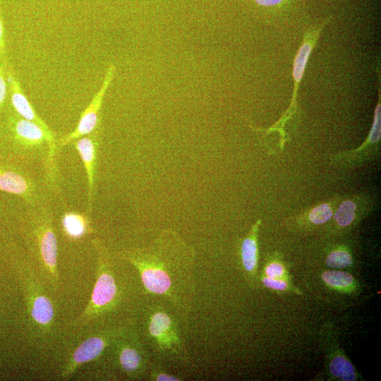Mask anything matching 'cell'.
I'll list each match as a JSON object with an SVG mask.
<instances>
[{
  "label": "cell",
  "mask_w": 381,
  "mask_h": 381,
  "mask_svg": "<svg viewBox=\"0 0 381 381\" xmlns=\"http://www.w3.org/2000/svg\"><path fill=\"white\" fill-rule=\"evenodd\" d=\"M329 370L334 376L344 381H353L356 378L353 365L343 356L334 358L329 364Z\"/></svg>",
  "instance_id": "cell-15"
},
{
  "label": "cell",
  "mask_w": 381,
  "mask_h": 381,
  "mask_svg": "<svg viewBox=\"0 0 381 381\" xmlns=\"http://www.w3.org/2000/svg\"><path fill=\"white\" fill-rule=\"evenodd\" d=\"M6 77L11 96V102L18 114L23 119L40 125L47 132L53 133L48 125L35 112L32 104L24 94L20 83L16 78L14 73L11 70L7 69L6 70Z\"/></svg>",
  "instance_id": "cell-10"
},
{
  "label": "cell",
  "mask_w": 381,
  "mask_h": 381,
  "mask_svg": "<svg viewBox=\"0 0 381 381\" xmlns=\"http://www.w3.org/2000/svg\"><path fill=\"white\" fill-rule=\"evenodd\" d=\"M150 380L155 381H179L181 380L180 377L171 375L167 371L164 370L157 366H150Z\"/></svg>",
  "instance_id": "cell-20"
},
{
  "label": "cell",
  "mask_w": 381,
  "mask_h": 381,
  "mask_svg": "<svg viewBox=\"0 0 381 381\" xmlns=\"http://www.w3.org/2000/svg\"><path fill=\"white\" fill-rule=\"evenodd\" d=\"M117 367L131 380L140 379L149 369V359L137 332L122 326L110 346Z\"/></svg>",
  "instance_id": "cell-5"
},
{
  "label": "cell",
  "mask_w": 381,
  "mask_h": 381,
  "mask_svg": "<svg viewBox=\"0 0 381 381\" xmlns=\"http://www.w3.org/2000/svg\"><path fill=\"white\" fill-rule=\"evenodd\" d=\"M75 147L78 152L87 174L89 202L93 191L96 146L90 137H81L75 142Z\"/></svg>",
  "instance_id": "cell-11"
},
{
  "label": "cell",
  "mask_w": 381,
  "mask_h": 381,
  "mask_svg": "<svg viewBox=\"0 0 381 381\" xmlns=\"http://www.w3.org/2000/svg\"><path fill=\"white\" fill-rule=\"evenodd\" d=\"M93 243L97 252L95 283L86 307L69 324V327L73 329L90 325L115 310L121 298L107 251L98 241H94Z\"/></svg>",
  "instance_id": "cell-2"
},
{
  "label": "cell",
  "mask_w": 381,
  "mask_h": 381,
  "mask_svg": "<svg viewBox=\"0 0 381 381\" xmlns=\"http://www.w3.org/2000/svg\"><path fill=\"white\" fill-rule=\"evenodd\" d=\"M34 234L44 270L47 272L51 284L58 287L57 239L50 219L45 217L37 222Z\"/></svg>",
  "instance_id": "cell-8"
},
{
  "label": "cell",
  "mask_w": 381,
  "mask_h": 381,
  "mask_svg": "<svg viewBox=\"0 0 381 381\" xmlns=\"http://www.w3.org/2000/svg\"><path fill=\"white\" fill-rule=\"evenodd\" d=\"M380 138V104L376 107L375 111L374 122L370 133L369 139L370 142L375 143Z\"/></svg>",
  "instance_id": "cell-21"
},
{
  "label": "cell",
  "mask_w": 381,
  "mask_h": 381,
  "mask_svg": "<svg viewBox=\"0 0 381 381\" xmlns=\"http://www.w3.org/2000/svg\"><path fill=\"white\" fill-rule=\"evenodd\" d=\"M22 282L27 312L31 327L37 333L47 335L53 330L55 310L53 302L31 267L22 270Z\"/></svg>",
  "instance_id": "cell-4"
},
{
  "label": "cell",
  "mask_w": 381,
  "mask_h": 381,
  "mask_svg": "<svg viewBox=\"0 0 381 381\" xmlns=\"http://www.w3.org/2000/svg\"><path fill=\"white\" fill-rule=\"evenodd\" d=\"M326 264L332 268H344L352 264V258L347 252L338 250L327 256Z\"/></svg>",
  "instance_id": "cell-18"
},
{
  "label": "cell",
  "mask_w": 381,
  "mask_h": 381,
  "mask_svg": "<svg viewBox=\"0 0 381 381\" xmlns=\"http://www.w3.org/2000/svg\"><path fill=\"white\" fill-rule=\"evenodd\" d=\"M262 284L267 288L283 291L287 289V284L284 280L277 279L272 277H264L262 279Z\"/></svg>",
  "instance_id": "cell-23"
},
{
  "label": "cell",
  "mask_w": 381,
  "mask_h": 381,
  "mask_svg": "<svg viewBox=\"0 0 381 381\" xmlns=\"http://www.w3.org/2000/svg\"><path fill=\"white\" fill-rule=\"evenodd\" d=\"M115 71V66L112 64H110L107 69L99 90L94 95L91 102L81 114L76 128L60 140L59 145L61 147L91 133L96 128L99 120L98 113L101 109L107 90L114 79Z\"/></svg>",
  "instance_id": "cell-7"
},
{
  "label": "cell",
  "mask_w": 381,
  "mask_h": 381,
  "mask_svg": "<svg viewBox=\"0 0 381 381\" xmlns=\"http://www.w3.org/2000/svg\"><path fill=\"white\" fill-rule=\"evenodd\" d=\"M0 190L28 198L31 195L32 188L30 183L20 174L0 169Z\"/></svg>",
  "instance_id": "cell-12"
},
{
  "label": "cell",
  "mask_w": 381,
  "mask_h": 381,
  "mask_svg": "<svg viewBox=\"0 0 381 381\" xmlns=\"http://www.w3.org/2000/svg\"><path fill=\"white\" fill-rule=\"evenodd\" d=\"M322 280L334 288H346L353 282V276L342 271H326L322 274Z\"/></svg>",
  "instance_id": "cell-16"
},
{
  "label": "cell",
  "mask_w": 381,
  "mask_h": 381,
  "mask_svg": "<svg viewBox=\"0 0 381 381\" xmlns=\"http://www.w3.org/2000/svg\"><path fill=\"white\" fill-rule=\"evenodd\" d=\"M356 207L351 200L343 202L334 214L337 223L341 226H349L354 219Z\"/></svg>",
  "instance_id": "cell-17"
},
{
  "label": "cell",
  "mask_w": 381,
  "mask_h": 381,
  "mask_svg": "<svg viewBox=\"0 0 381 381\" xmlns=\"http://www.w3.org/2000/svg\"><path fill=\"white\" fill-rule=\"evenodd\" d=\"M61 226L65 236L72 241H76L86 234L89 231L87 218L82 214L69 212L65 213L61 218Z\"/></svg>",
  "instance_id": "cell-13"
},
{
  "label": "cell",
  "mask_w": 381,
  "mask_h": 381,
  "mask_svg": "<svg viewBox=\"0 0 381 381\" xmlns=\"http://www.w3.org/2000/svg\"><path fill=\"white\" fill-rule=\"evenodd\" d=\"M6 53V40L4 23L1 17V0H0V58L2 59Z\"/></svg>",
  "instance_id": "cell-25"
},
{
  "label": "cell",
  "mask_w": 381,
  "mask_h": 381,
  "mask_svg": "<svg viewBox=\"0 0 381 381\" xmlns=\"http://www.w3.org/2000/svg\"><path fill=\"white\" fill-rule=\"evenodd\" d=\"M282 1L283 0H255L258 4L263 6H274L282 2Z\"/></svg>",
  "instance_id": "cell-26"
},
{
  "label": "cell",
  "mask_w": 381,
  "mask_h": 381,
  "mask_svg": "<svg viewBox=\"0 0 381 381\" xmlns=\"http://www.w3.org/2000/svg\"><path fill=\"white\" fill-rule=\"evenodd\" d=\"M121 256L136 268L148 293L166 298L179 309H190L194 293L191 256L166 254L162 248L126 250Z\"/></svg>",
  "instance_id": "cell-1"
},
{
  "label": "cell",
  "mask_w": 381,
  "mask_h": 381,
  "mask_svg": "<svg viewBox=\"0 0 381 381\" xmlns=\"http://www.w3.org/2000/svg\"><path fill=\"white\" fill-rule=\"evenodd\" d=\"M122 326L102 329L83 340L64 365L60 377L66 380L83 365L97 359L110 346Z\"/></svg>",
  "instance_id": "cell-6"
},
{
  "label": "cell",
  "mask_w": 381,
  "mask_h": 381,
  "mask_svg": "<svg viewBox=\"0 0 381 381\" xmlns=\"http://www.w3.org/2000/svg\"><path fill=\"white\" fill-rule=\"evenodd\" d=\"M10 127L14 138L21 145L35 147L46 143L49 147V158L53 161L56 150L53 133L47 132L40 125L21 116L11 118Z\"/></svg>",
  "instance_id": "cell-9"
},
{
  "label": "cell",
  "mask_w": 381,
  "mask_h": 381,
  "mask_svg": "<svg viewBox=\"0 0 381 381\" xmlns=\"http://www.w3.org/2000/svg\"><path fill=\"white\" fill-rule=\"evenodd\" d=\"M332 216V211L327 204H322L312 210L309 215L310 221L320 224L326 222Z\"/></svg>",
  "instance_id": "cell-19"
},
{
  "label": "cell",
  "mask_w": 381,
  "mask_h": 381,
  "mask_svg": "<svg viewBox=\"0 0 381 381\" xmlns=\"http://www.w3.org/2000/svg\"><path fill=\"white\" fill-rule=\"evenodd\" d=\"M284 273V267L279 263L273 262L267 265L265 268V274L272 278L281 277Z\"/></svg>",
  "instance_id": "cell-24"
},
{
  "label": "cell",
  "mask_w": 381,
  "mask_h": 381,
  "mask_svg": "<svg viewBox=\"0 0 381 381\" xmlns=\"http://www.w3.org/2000/svg\"><path fill=\"white\" fill-rule=\"evenodd\" d=\"M146 328L148 339L159 354L183 362L189 361L190 354L169 313L161 308H154L147 317Z\"/></svg>",
  "instance_id": "cell-3"
},
{
  "label": "cell",
  "mask_w": 381,
  "mask_h": 381,
  "mask_svg": "<svg viewBox=\"0 0 381 381\" xmlns=\"http://www.w3.org/2000/svg\"><path fill=\"white\" fill-rule=\"evenodd\" d=\"M241 260L246 272L253 276L258 264V248L254 237H248L243 240L241 245Z\"/></svg>",
  "instance_id": "cell-14"
},
{
  "label": "cell",
  "mask_w": 381,
  "mask_h": 381,
  "mask_svg": "<svg viewBox=\"0 0 381 381\" xmlns=\"http://www.w3.org/2000/svg\"><path fill=\"white\" fill-rule=\"evenodd\" d=\"M0 58V111L2 109L7 96V81L6 77V70L1 63Z\"/></svg>",
  "instance_id": "cell-22"
}]
</instances>
